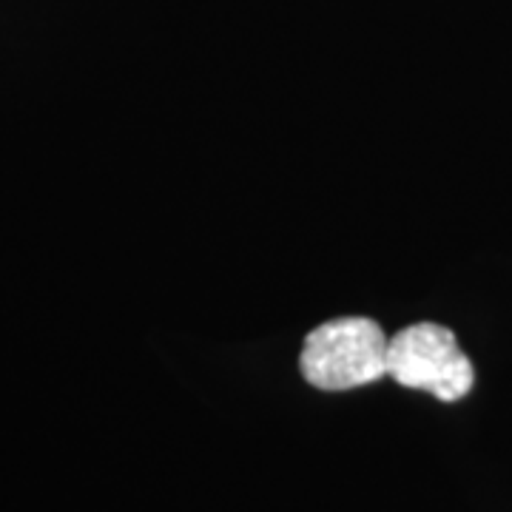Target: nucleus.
<instances>
[{"label":"nucleus","mask_w":512,"mask_h":512,"mask_svg":"<svg viewBox=\"0 0 512 512\" xmlns=\"http://www.w3.org/2000/svg\"><path fill=\"white\" fill-rule=\"evenodd\" d=\"M387 348L390 339L373 319L345 316L308 333L299 370L319 390H353L387 376Z\"/></svg>","instance_id":"nucleus-1"},{"label":"nucleus","mask_w":512,"mask_h":512,"mask_svg":"<svg viewBox=\"0 0 512 512\" xmlns=\"http://www.w3.org/2000/svg\"><path fill=\"white\" fill-rule=\"evenodd\" d=\"M387 376L402 387L424 390L439 402L464 399L476 382L473 362L458 348L453 330L433 322L410 325L390 339Z\"/></svg>","instance_id":"nucleus-2"}]
</instances>
